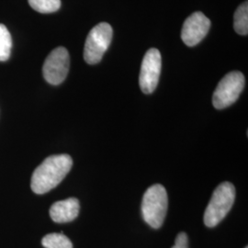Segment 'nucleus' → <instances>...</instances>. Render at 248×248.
Returning <instances> with one entry per match:
<instances>
[{
    "mask_svg": "<svg viewBox=\"0 0 248 248\" xmlns=\"http://www.w3.org/2000/svg\"><path fill=\"white\" fill-rule=\"evenodd\" d=\"M45 248H73L70 239L62 233H49L42 240Z\"/></svg>",
    "mask_w": 248,
    "mask_h": 248,
    "instance_id": "11",
    "label": "nucleus"
},
{
    "mask_svg": "<svg viewBox=\"0 0 248 248\" xmlns=\"http://www.w3.org/2000/svg\"><path fill=\"white\" fill-rule=\"evenodd\" d=\"M169 206L167 190L160 184L151 186L142 198V214L144 222L158 229L165 221Z\"/></svg>",
    "mask_w": 248,
    "mask_h": 248,
    "instance_id": "2",
    "label": "nucleus"
},
{
    "mask_svg": "<svg viewBox=\"0 0 248 248\" xmlns=\"http://www.w3.org/2000/svg\"><path fill=\"white\" fill-rule=\"evenodd\" d=\"M30 6L40 13H53L61 7V0H28Z\"/></svg>",
    "mask_w": 248,
    "mask_h": 248,
    "instance_id": "13",
    "label": "nucleus"
},
{
    "mask_svg": "<svg viewBox=\"0 0 248 248\" xmlns=\"http://www.w3.org/2000/svg\"><path fill=\"white\" fill-rule=\"evenodd\" d=\"M79 210L78 200L69 198L53 203L50 208V217L53 222L58 223L72 222L78 216Z\"/></svg>",
    "mask_w": 248,
    "mask_h": 248,
    "instance_id": "9",
    "label": "nucleus"
},
{
    "mask_svg": "<svg viewBox=\"0 0 248 248\" xmlns=\"http://www.w3.org/2000/svg\"><path fill=\"white\" fill-rule=\"evenodd\" d=\"M234 31L240 35H248V3L246 1L235 10L233 18Z\"/></svg>",
    "mask_w": 248,
    "mask_h": 248,
    "instance_id": "10",
    "label": "nucleus"
},
{
    "mask_svg": "<svg viewBox=\"0 0 248 248\" xmlns=\"http://www.w3.org/2000/svg\"><path fill=\"white\" fill-rule=\"evenodd\" d=\"M12 48V38L8 28L0 24V61H7L10 56Z\"/></svg>",
    "mask_w": 248,
    "mask_h": 248,
    "instance_id": "12",
    "label": "nucleus"
},
{
    "mask_svg": "<svg viewBox=\"0 0 248 248\" xmlns=\"http://www.w3.org/2000/svg\"><path fill=\"white\" fill-rule=\"evenodd\" d=\"M69 65L70 58L68 51L64 47L53 49L45 59L43 66L45 79L53 86L60 85L67 77Z\"/></svg>",
    "mask_w": 248,
    "mask_h": 248,
    "instance_id": "6",
    "label": "nucleus"
},
{
    "mask_svg": "<svg viewBox=\"0 0 248 248\" xmlns=\"http://www.w3.org/2000/svg\"><path fill=\"white\" fill-rule=\"evenodd\" d=\"M113 31L107 22L94 27L87 37L84 48V59L89 64H96L101 61L112 40Z\"/></svg>",
    "mask_w": 248,
    "mask_h": 248,
    "instance_id": "4",
    "label": "nucleus"
},
{
    "mask_svg": "<svg viewBox=\"0 0 248 248\" xmlns=\"http://www.w3.org/2000/svg\"><path fill=\"white\" fill-rule=\"evenodd\" d=\"M211 20L202 12H194L186 18L182 27L181 39L185 45L192 47L200 44L209 32Z\"/></svg>",
    "mask_w": 248,
    "mask_h": 248,
    "instance_id": "8",
    "label": "nucleus"
},
{
    "mask_svg": "<svg viewBox=\"0 0 248 248\" xmlns=\"http://www.w3.org/2000/svg\"><path fill=\"white\" fill-rule=\"evenodd\" d=\"M172 248H188L187 244H175V246Z\"/></svg>",
    "mask_w": 248,
    "mask_h": 248,
    "instance_id": "14",
    "label": "nucleus"
},
{
    "mask_svg": "<svg viewBox=\"0 0 248 248\" xmlns=\"http://www.w3.org/2000/svg\"><path fill=\"white\" fill-rule=\"evenodd\" d=\"M73 159L68 155H55L47 157L34 170L31 187L36 194H45L58 186L69 173Z\"/></svg>",
    "mask_w": 248,
    "mask_h": 248,
    "instance_id": "1",
    "label": "nucleus"
},
{
    "mask_svg": "<svg viewBox=\"0 0 248 248\" xmlns=\"http://www.w3.org/2000/svg\"><path fill=\"white\" fill-rule=\"evenodd\" d=\"M162 69V57L155 48L149 49L142 62L139 84L144 94H151L156 89Z\"/></svg>",
    "mask_w": 248,
    "mask_h": 248,
    "instance_id": "7",
    "label": "nucleus"
},
{
    "mask_svg": "<svg viewBox=\"0 0 248 248\" xmlns=\"http://www.w3.org/2000/svg\"><path fill=\"white\" fill-rule=\"evenodd\" d=\"M248 248V247H247V248Z\"/></svg>",
    "mask_w": 248,
    "mask_h": 248,
    "instance_id": "15",
    "label": "nucleus"
},
{
    "mask_svg": "<svg viewBox=\"0 0 248 248\" xmlns=\"http://www.w3.org/2000/svg\"><path fill=\"white\" fill-rule=\"evenodd\" d=\"M235 200V187L230 182H223L216 187L204 213V223L213 228L218 225L230 212Z\"/></svg>",
    "mask_w": 248,
    "mask_h": 248,
    "instance_id": "3",
    "label": "nucleus"
},
{
    "mask_svg": "<svg viewBox=\"0 0 248 248\" xmlns=\"http://www.w3.org/2000/svg\"><path fill=\"white\" fill-rule=\"evenodd\" d=\"M245 77L239 71L228 73L222 78L213 93V104L215 108L222 109L233 104L245 88Z\"/></svg>",
    "mask_w": 248,
    "mask_h": 248,
    "instance_id": "5",
    "label": "nucleus"
}]
</instances>
